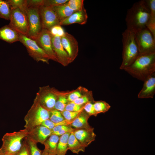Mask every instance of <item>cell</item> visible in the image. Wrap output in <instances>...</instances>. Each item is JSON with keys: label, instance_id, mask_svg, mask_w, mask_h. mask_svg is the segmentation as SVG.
Here are the masks:
<instances>
[{"label": "cell", "instance_id": "d6986e66", "mask_svg": "<svg viewBox=\"0 0 155 155\" xmlns=\"http://www.w3.org/2000/svg\"><path fill=\"white\" fill-rule=\"evenodd\" d=\"M19 33L8 25L0 28V39L11 43L19 41Z\"/></svg>", "mask_w": 155, "mask_h": 155}, {"label": "cell", "instance_id": "ffe728a7", "mask_svg": "<svg viewBox=\"0 0 155 155\" xmlns=\"http://www.w3.org/2000/svg\"><path fill=\"white\" fill-rule=\"evenodd\" d=\"M90 116L83 110L73 120L70 126L75 129H86L94 130V128L88 122Z\"/></svg>", "mask_w": 155, "mask_h": 155}, {"label": "cell", "instance_id": "7c38bea8", "mask_svg": "<svg viewBox=\"0 0 155 155\" xmlns=\"http://www.w3.org/2000/svg\"><path fill=\"white\" fill-rule=\"evenodd\" d=\"M51 38L52 35L49 31L42 29L35 40L39 46L48 55L50 59L57 61L52 48Z\"/></svg>", "mask_w": 155, "mask_h": 155}, {"label": "cell", "instance_id": "d6a6232c", "mask_svg": "<svg viewBox=\"0 0 155 155\" xmlns=\"http://www.w3.org/2000/svg\"><path fill=\"white\" fill-rule=\"evenodd\" d=\"M84 0H69L67 2L69 7L76 12L82 10L84 7Z\"/></svg>", "mask_w": 155, "mask_h": 155}, {"label": "cell", "instance_id": "5b68a950", "mask_svg": "<svg viewBox=\"0 0 155 155\" xmlns=\"http://www.w3.org/2000/svg\"><path fill=\"white\" fill-rule=\"evenodd\" d=\"M50 116V112L34 100L32 106L24 118L25 129L28 132L35 127L41 125L45 120L49 119Z\"/></svg>", "mask_w": 155, "mask_h": 155}, {"label": "cell", "instance_id": "9c48e42d", "mask_svg": "<svg viewBox=\"0 0 155 155\" xmlns=\"http://www.w3.org/2000/svg\"><path fill=\"white\" fill-rule=\"evenodd\" d=\"M57 98L53 90L47 87H43L40 88L34 100L42 107L50 111L54 109Z\"/></svg>", "mask_w": 155, "mask_h": 155}, {"label": "cell", "instance_id": "4fadbf2b", "mask_svg": "<svg viewBox=\"0 0 155 155\" xmlns=\"http://www.w3.org/2000/svg\"><path fill=\"white\" fill-rule=\"evenodd\" d=\"M61 44L67 53L71 62L73 61L77 56L78 51V42L71 34L65 32L64 34L61 37Z\"/></svg>", "mask_w": 155, "mask_h": 155}, {"label": "cell", "instance_id": "60d3db41", "mask_svg": "<svg viewBox=\"0 0 155 155\" xmlns=\"http://www.w3.org/2000/svg\"><path fill=\"white\" fill-rule=\"evenodd\" d=\"M83 106L77 104L72 102H70L66 105L65 110L71 111H77L80 110Z\"/></svg>", "mask_w": 155, "mask_h": 155}, {"label": "cell", "instance_id": "83f0119b", "mask_svg": "<svg viewBox=\"0 0 155 155\" xmlns=\"http://www.w3.org/2000/svg\"><path fill=\"white\" fill-rule=\"evenodd\" d=\"M75 129L70 125H59L51 130V135H55L60 136L66 133L72 132Z\"/></svg>", "mask_w": 155, "mask_h": 155}, {"label": "cell", "instance_id": "6da1fadb", "mask_svg": "<svg viewBox=\"0 0 155 155\" xmlns=\"http://www.w3.org/2000/svg\"><path fill=\"white\" fill-rule=\"evenodd\" d=\"M150 19V10L146 0L134 3L127 11L125 19L127 29L134 32L146 27Z\"/></svg>", "mask_w": 155, "mask_h": 155}, {"label": "cell", "instance_id": "ac0fdd59", "mask_svg": "<svg viewBox=\"0 0 155 155\" xmlns=\"http://www.w3.org/2000/svg\"><path fill=\"white\" fill-rule=\"evenodd\" d=\"M73 132L78 140L86 148L95 140L96 136L93 130L75 129Z\"/></svg>", "mask_w": 155, "mask_h": 155}, {"label": "cell", "instance_id": "603a6c76", "mask_svg": "<svg viewBox=\"0 0 155 155\" xmlns=\"http://www.w3.org/2000/svg\"><path fill=\"white\" fill-rule=\"evenodd\" d=\"M150 10V19L147 27L155 37V0H146Z\"/></svg>", "mask_w": 155, "mask_h": 155}, {"label": "cell", "instance_id": "f546056e", "mask_svg": "<svg viewBox=\"0 0 155 155\" xmlns=\"http://www.w3.org/2000/svg\"><path fill=\"white\" fill-rule=\"evenodd\" d=\"M93 104L95 111L97 115L107 112L111 108V106L104 101H94Z\"/></svg>", "mask_w": 155, "mask_h": 155}, {"label": "cell", "instance_id": "8992f818", "mask_svg": "<svg viewBox=\"0 0 155 155\" xmlns=\"http://www.w3.org/2000/svg\"><path fill=\"white\" fill-rule=\"evenodd\" d=\"M19 41L25 46L29 55L35 61L37 62L41 61L49 63L50 58L35 40L19 34Z\"/></svg>", "mask_w": 155, "mask_h": 155}, {"label": "cell", "instance_id": "1f68e13d", "mask_svg": "<svg viewBox=\"0 0 155 155\" xmlns=\"http://www.w3.org/2000/svg\"><path fill=\"white\" fill-rule=\"evenodd\" d=\"M67 98L64 96H60L57 98L56 102L54 109L61 112L65 110V107L68 104Z\"/></svg>", "mask_w": 155, "mask_h": 155}, {"label": "cell", "instance_id": "2e32d148", "mask_svg": "<svg viewBox=\"0 0 155 155\" xmlns=\"http://www.w3.org/2000/svg\"><path fill=\"white\" fill-rule=\"evenodd\" d=\"M143 87L138 95L140 98H153L155 94V72L144 81Z\"/></svg>", "mask_w": 155, "mask_h": 155}, {"label": "cell", "instance_id": "836d02e7", "mask_svg": "<svg viewBox=\"0 0 155 155\" xmlns=\"http://www.w3.org/2000/svg\"><path fill=\"white\" fill-rule=\"evenodd\" d=\"M50 112V116L49 119L54 123L60 122L65 120L60 111L54 109Z\"/></svg>", "mask_w": 155, "mask_h": 155}, {"label": "cell", "instance_id": "4dcf8cb0", "mask_svg": "<svg viewBox=\"0 0 155 155\" xmlns=\"http://www.w3.org/2000/svg\"><path fill=\"white\" fill-rule=\"evenodd\" d=\"M73 120L68 121L64 120V121L57 123H55L49 119L44 121L41 124L49 129L51 130L55 127L59 125H70Z\"/></svg>", "mask_w": 155, "mask_h": 155}, {"label": "cell", "instance_id": "ba28073f", "mask_svg": "<svg viewBox=\"0 0 155 155\" xmlns=\"http://www.w3.org/2000/svg\"><path fill=\"white\" fill-rule=\"evenodd\" d=\"M134 32L140 54L155 52V37L147 27Z\"/></svg>", "mask_w": 155, "mask_h": 155}, {"label": "cell", "instance_id": "484cf974", "mask_svg": "<svg viewBox=\"0 0 155 155\" xmlns=\"http://www.w3.org/2000/svg\"><path fill=\"white\" fill-rule=\"evenodd\" d=\"M24 141L28 147L30 155H42V152L38 148L37 144L27 136L24 138Z\"/></svg>", "mask_w": 155, "mask_h": 155}, {"label": "cell", "instance_id": "f1b7e54d", "mask_svg": "<svg viewBox=\"0 0 155 155\" xmlns=\"http://www.w3.org/2000/svg\"><path fill=\"white\" fill-rule=\"evenodd\" d=\"M10 6L11 9L18 8L27 13L28 7L26 0H6Z\"/></svg>", "mask_w": 155, "mask_h": 155}, {"label": "cell", "instance_id": "ab89813d", "mask_svg": "<svg viewBox=\"0 0 155 155\" xmlns=\"http://www.w3.org/2000/svg\"><path fill=\"white\" fill-rule=\"evenodd\" d=\"M92 97H88L87 96H82L76 99L72 102L75 104L81 106L84 104H86L89 102L94 101Z\"/></svg>", "mask_w": 155, "mask_h": 155}, {"label": "cell", "instance_id": "3957f363", "mask_svg": "<svg viewBox=\"0 0 155 155\" xmlns=\"http://www.w3.org/2000/svg\"><path fill=\"white\" fill-rule=\"evenodd\" d=\"M122 36V61L119 69L124 70L134 61L140 53L134 32L126 29Z\"/></svg>", "mask_w": 155, "mask_h": 155}, {"label": "cell", "instance_id": "d4e9b609", "mask_svg": "<svg viewBox=\"0 0 155 155\" xmlns=\"http://www.w3.org/2000/svg\"><path fill=\"white\" fill-rule=\"evenodd\" d=\"M60 136L51 135L46 140L43 145L44 149L56 154L57 146Z\"/></svg>", "mask_w": 155, "mask_h": 155}, {"label": "cell", "instance_id": "d590c367", "mask_svg": "<svg viewBox=\"0 0 155 155\" xmlns=\"http://www.w3.org/2000/svg\"><path fill=\"white\" fill-rule=\"evenodd\" d=\"M69 0H44V6L51 8L59 6L67 2Z\"/></svg>", "mask_w": 155, "mask_h": 155}, {"label": "cell", "instance_id": "e575fe53", "mask_svg": "<svg viewBox=\"0 0 155 155\" xmlns=\"http://www.w3.org/2000/svg\"><path fill=\"white\" fill-rule=\"evenodd\" d=\"M84 110V106L79 111H71L64 110L61 112L62 115L65 119L68 121L74 120Z\"/></svg>", "mask_w": 155, "mask_h": 155}, {"label": "cell", "instance_id": "277c9868", "mask_svg": "<svg viewBox=\"0 0 155 155\" xmlns=\"http://www.w3.org/2000/svg\"><path fill=\"white\" fill-rule=\"evenodd\" d=\"M28 133L24 129L5 134L2 139L1 147L4 155H16L22 148V141L27 136Z\"/></svg>", "mask_w": 155, "mask_h": 155}, {"label": "cell", "instance_id": "f6af8a7d", "mask_svg": "<svg viewBox=\"0 0 155 155\" xmlns=\"http://www.w3.org/2000/svg\"><path fill=\"white\" fill-rule=\"evenodd\" d=\"M0 155H4L3 150L1 148H0Z\"/></svg>", "mask_w": 155, "mask_h": 155}, {"label": "cell", "instance_id": "74e56055", "mask_svg": "<svg viewBox=\"0 0 155 155\" xmlns=\"http://www.w3.org/2000/svg\"><path fill=\"white\" fill-rule=\"evenodd\" d=\"M94 101L87 103L84 106V110L90 116H96L97 114L96 112L94 106Z\"/></svg>", "mask_w": 155, "mask_h": 155}, {"label": "cell", "instance_id": "7a4b0ae2", "mask_svg": "<svg viewBox=\"0 0 155 155\" xmlns=\"http://www.w3.org/2000/svg\"><path fill=\"white\" fill-rule=\"evenodd\" d=\"M124 70L133 78L144 82L155 72V52L140 54Z\"/></svg>", "mask_w": 155, "mask_h": 155}, {"label": "cell", "instance_id": "7402d4cb", "mask_svg": "<svg viewBox=\"0 0 155 155\" xmlns=\"http://www.w3.org/2000/svg\"><path fill=\"white\" fill-rule=\"evenodd\" d=\"M60 22L69 17L75 12L71 9L67 3L53 8Z\"/></svg>", "mask_w": 155, "mask_h": 155}, {"label": "cell", "instance_id": "8d00e7d4", "mask_svg": "<svg viewBox=\"0 0 155 155\" xmlns=\"http://www.w3.org/2000/svg\"><path fill=\"white\" fill-rule=\"evenodd\" d=\"M48 30L52 36H59L61 37L64 34L65 32L60 25L55 26Z\"/></svg>", "mask_w": 155, "mask_h": 155}, {"label": "cell", "instance_id": "b9f144b4", "mask_svg": "<svg viewBox=\"0 0 155 155\" xmlns=\"http://www.w3.org/2000/svg\"><path fill=\"white\" fill-rule=\"evenodd\" d=\"M16 155H30L28 147L24 141L22 148Z\"/></svg>", "mask_w": 155, "mask_h": 155}, {"label": "cell", "instance_id": "cb8c5ba5", "mask_svg": "<svg viewBox=\"0 0 155 155\" xmlns=\"http://www.w3.org/2000/svg\"><path fill=\"white\" fill-rule=\"evenodd\" d=\"M71 133H67L60 136L57 150V155H65L66 154L68 150V139Z\"/></svg>", "mask_w": 155, "mask_h": 155}, {"label": "cell", "instance_id": "30bf717a", "mask_svg": "<svg viewBox=\"0 0 155 155\" xmlns=\"http://www.w3.org/2000/svg\"><path fill=\"white\" fill-rule=\"evenodd\" d=\"M27 14L29 27L28 37L35 40L42 29L39 8H28Z\"/></svg>", "mask_w": 155, "mask_h": 155}, {"label": "cell", "instance_id": "5bb4252c", "mask_svg": "<svg viewBox=\"0 0 155 155\" xmlns=\"http://www.w3.org/2000/svg\"><path fill=\"white\" fill-rule=\"evenodd\" d=\"M51 41L57 61L64 65H66L70 63V59L61 44V37L52 35Z\"/></svg>", "mask_w": 155, "mask_h": 155}, {"label": "cell", "instance_id": "8fae6325", "mask_svg": "<svg viewBox=\"0 0 155 155\" xmlns=\"http://www.w3.org/2000/svg\"><path fill=\"white\" fill-rule=\"evenodd\" d=\"M39 11L42 29L49 30L55 26L60 25V21L53 8L43 5L39 7Z\"/></svg>", "mask_w": 155, "mask_h": 155}, {"label": "cell", "instance_id": "9a60e30c", "mask_svg": "<svg viewBox=\"0 0 155 155\" xmlns=\"http://www.w3.org/2000/svg\"><path fill=\"white\" fill-rule=\"evenodd\" d=\"M51 135V130L40 125L28 131L27 136L35 143H39L43 144Z\"/></svg>", "mask_w": 155, "mask_h": 155}, {"label": "cell", "instance_id": "7bdbcfd3", "mask_svg": "<svg viewBox=\"0 0 155 155\" xmlns=\"http://www.w3.org/2000/svg\"><path fill=\"white\" fill-rule=\"evenodd\" d=\"M82 96L81 93L79 92H75L69 95L67 99L68 101L72 102Z\"/></svg>", "mask_w": 155, "mask_h": 155}, {"label": "cell", "instance_id": "44dd1931", "mask_svg": "<svg viewBox=\"0 0 155 155\" xmlns=\"http://www.w3.org/2000/svg\"><path fill=\"white\" fill-rule=\"evenodd\" d=\"M73 132L71 133L68 138V149L73 153L78 154L80 152H84L86 147L78 140Z\"/></svg>", "mask_w": 155, "mask_h": 155}, {"label": "cell", "instance_id": "ee69618b", "mask_svg": "<svg viewBox=\"0 0 155 155\" xmlns=\"http://www.w3.org/2000/svg\"><path fill=\"white\" fill-rule=\"evenodd\" d=\"M42 155H57L55 153L51 152L46 150L44 149L42 151Z\"/></svg>", "mask_w": 155, "mask_h": 155}, {"label": "cell", "instance_id": "e0dca14e", "mask_svg": "<svg viewBox=\"0 0 155 155\" xmlns=\"http://www.w3.org/2000/svg\"><path fill=\"white\" fill-rule=\"evenodd\" d=\"M88 18V16L86 9L84 7L81 11L75 12L68 18L60 22L61 26H67L74 23L80 25L86 24Z\"/></svg>", "mask_w": 155, "mask_h": 155}, {"label": "cell", "instance_id": "4316f807", "mask_svg": "<svg viewBox=\"0 0 155 155\" xmlns=\"http://www.w3.org/2000/svg\"><path fill=\"white\" fill-rule=\"evenodd\" d=\"M11 12L10 6L6 0H0V18L9 20Z\"/></svg>", "mask_w": 155, "mask_h": 155}, {"label": "cell", "instance_id": "52a82bcc", "mask_svg": "<svg viewBox=\"0 0 155 155\" xmlns=\"http://www.w3.org/2000/svg\"><path fill=\"white\" fill-rule=\"evenodd\" d=\"M8 25L18 33L28 37L29 30L27 13L18 8L11 9Z\"/></svg>", "mask_w": 155, "mask_h": 155}, {"label": "cell", "instance_id": "f35d334b", "mask_svg": "<svg viewBox=\"0 0 155 155\" xmlns=\"http://www.w3.org/2000/svg\"><path fill=\"white\" fill-rule=\"evenodd\" d=\"M28 8H39L44 5V0H26Z\"/></svg>", "mask_w": 155, "mask_h": 155}]
</instances>
